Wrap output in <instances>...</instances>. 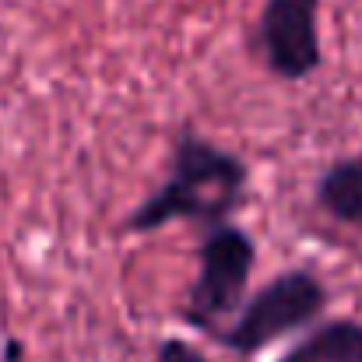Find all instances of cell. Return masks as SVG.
<instances>
[{"label": "cell", "mask_w": 362, "mask_h": 362, "mask_svg": "<svg viewBox=\"0 0 362 362\" xmlns=\"http://www.w3.org/2000/svg\"><path fill=\"white\" fill-rule=\"evenodd\" d=\"M264 67L278 81H306L324 64L320 0H264L257 18Z\"/></svg>", "instance_id": "277c9868"}, {"label": "cell", "mask_w": 362, "mask_h": 362, "mask_svg": "<svg viewBox=\"0 0 362 362\" xmlns=\"http://www.w3.org/2000/svg\"><path fill=\"white\" fill-rule=\"evenodd\" d=\"M313 204L338 226L362 229V151L331 162L313 183Z\"/></svg>", "instance_id": "5b68a950"}, {"label": "cell", "mask_w": 362, "mask_h": 362, "mask_svg": "<svg viewBox=\"0 0 362 362\" xmlns=\"http://www.w3.org/2000/svg\"><path fill=\"white\" fill-rule=\"evenodd\" d=\"M253 267H257V243L243 226L222 222L215 229H204L197 246V278L180 310L183 324L215 338L246 299Z\"/></svg>", "instance_id": "3957f363"}, {"label": "cell", "mask_w": 362, "mask_h": 362, "mask_svg": "<svg viewBox=\"0 0 362 362\" xmlns=\"http://www.w3.org/2000/svg\"><path fill=\"white\" fill-rule=\"evenodd\" d=\"M250 194V165L236 151L204 137L197 127L183 123L165 180L123 218V233L148 236L173 222H190L201 229H215L233 222Z\"/></svg>", "instance_id": "6da1fadb"}, {"label": "cell", "mask_w": 362, "mask_h": 362, "mask_svg": "<svg viewBox=\"0 0 362 362\" xmlns=\"http://www.w3.org/2000/svg\"><path fill=\"white\" fill-rule=\"evenodd\" d=\"M155 362H215V359H208L194 341L169 334V338H162V341H158V349H155Z\"/></svg>", "instance_id": "52a82bcc"}, {"label": "cell", "mask_w": 362, "mask_h": 362, "mask_svg": "<svg viewBox=\"0 0 362 362\" xmlns=\"http://www.w3.org/2000/svg\"><path fill=\"white\" fill-rule=\"evenodd\" d=\"M327 303L331 292L320 274L310 267H288L243 299L236 317L215 334V341L233 356L253 359L274 341L313 327Z\"/></svg>", "instance_id": "7a4b0ae2"}, {"label": "cell", "mask_w": 362, "mask_h": 362, "mask_svg": "<svg viewBox=\"0 0 362 362\" xmlns=\"http://www.w3.org/2000/svg\"><path fill=\"white\" fill-rule=\"evenodd\" d=\"M278 362H362V320L334 317L303 334Z\"/></svg>", "instance_id": "8992f818"}]
</instances>
